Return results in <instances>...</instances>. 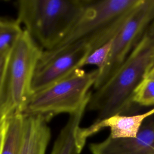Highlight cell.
Masks as SVG:
<instances>
[{
  "instance_id": "obj_15",
  "label": "cell",
  "mask_w": 154,
  "mask_h": 154,
  "mask_svg": "<svg viewBox=\"0 0 154 154\" xmlns=\"http://www.w3.org/2000/svg\"><path fill=\"white\" fill-rule=\"evenodd\" d=\"M133 103L142 106H154V66L135 90Z\"/></svg>"
},
{
  "instance_id": "obj_10",
  "label": "cell",
  "mask_w": 154,
  "mask_h": 154,
  "mask_svg": "<svg viewBox=\"0 0 154 154\" xmlns=\"http://www.w3.org/2000/svg\"><path fill=\"white\" fill-rule=\"evenodd\" d=\"M87 106L84 105L69 114L66 124L55 141L51 154H80L88 138L84 128L79 126Z\"/></svg>"
},
{
  "instance_id": "obj_14",
  "label": "cell",
  "mask_w": 154,
  "mask_h": 154,
  "mask_svg": "<svg viewBox=\"0 0 154 154\" xmlns=\"http://www.w3.org/2000/svg\"><path fill=\"white\" fill-rule=\"evenodd\" d=\"M8 54L0 55V131L5 127L7 120L11 117L7 88V67Z\"/></svg>"
},
{
  "instance_id": "obj_4",
  "label": "cell",
  "mask_w": 154,
  "mask_h": 154,
  "mask_svg": "<svg viewBox=\"0 0 154 154\" xmlns=\"http://www.w3.org/2000/svg\"><path fill=\"white\" fill-rule=\"evenodd\" d=\"M140 1L87 0L81 19L57 47L81 40L92 52L116 37Z\"/></svg>"
},
{
  "instance_id": "obj_9",
  "label": "cell",
  "mask_w": 154,
  "mask_h": 154,
  "mask_svg": "<svg viewBox=\"0 0 154 154\" xmlns=\"http://www.w3.org/2000/svg\"><path fill=\"white\" fill-rule=\"evenodd\" d=\"M154 115V107L147 112L134 115H114L99 122H94L90 126L85 128L88 137L99 131L108 128L109 137L112 138H135L144 121Z\"/></svg>"
},
{
  "instance_id": "obj_16",
  "label": "cell",
  "mask_w": 154,
  "mask_h": 154,
  "mask_svg": "<svg viewBox=\"0 0 154 154\" xmlns=\"http://www.w3.org/2000/svg\"><path fill=\"white\" fill-rule=\"evenodd\" d=\"M113 39L109 40L105 44L93 51L86 58L84 66L87 65H93L96 66L98 75L105 70L106 67L111 55Z\"/></svg>"
},
{
  "instance_id": "obj_5",
  "label": "cell",
  "mask_w": 154,
  "mask_h": 154,
  "mask_svg": "<svg viewBox=\"0 0 154 154\" xmlns=\"http://www.w3.org/2000/svg\"><path fill=\"white\" fill-rule=\"evenodd\" d=\"M42 48L23 29L8 56L7 88L11 116L22 114L32 94V82Z\"/></svg>"
},
{
  "instance_id": "obj_1",
  "label": "cell",
  "mask_w": 154,
  "mask_h": 154,
  "mask_svg": "<svg viewBox=\"0 0 154 154\" xmlns=\"http://www.w3.org/2000/svg\"><path fill=\"white\" fill-rule=\"evenodd\" d=\"M153 66L154 42L146 32L114 75L91 92L87 109L97 113L95 122L130 113L135 91Z\"/></svg>"
},
{
  "instance_id": "obj_11",
  "label": "cell",
  "mask_w": 154,
  "mask_h": 154,
  "mask_svg": "<svg viewBox=\"0 0 154 154\" xmlns=\"http://www.w3.org/2000/svg\"><path fill=\"white\" fill-rule=\"evenodd\" d=\"M47 123L38 116H24L19 154H45L51 137Z\"/></svg>"
},
{
  "instance_id": "obj_8",
  "label": "cell",
  "mask_w": 154,
  "mask_h": 154,
  "mask_svg": "<svg viewBox=\"0 0 154 154\" xmlns=\"http://www.w3.org/2000/svg\"><path fill=\"white\" fill-rule=\"evenodd\" d=\"M91 154H154V115L143 123L135 138H112L90 145Z\"/></svg>"
},
{
  "instance_id": "obj_17",
  "label": "cell",
  "mask_w": 154,
  "mask_h": 154,
  "mask_svg": "<svg viewBox=\"0 0 154 154\" xmlns=\"http://www.w3.org/2000/svg\"><path fill=\"white\" fill-rule=\"evenodd\" d=\"M146 34L149 36V37L154 42V19L150 24L146 31Z\"/></svg>"
},
{
  "instance_id": "obj_2",
  "label": "cell",
  "mask_w": 154,
  "mask_h": 154,
  "mask_svg": "<svg viewBox=\"0 0 154 154\" xmlns=\"http://www.w3.org/2000/svg\"><path fill=\"white\" fill-rule=\"evenodd\" d=\"M87 0H20L17 19L43 51L57 47L81 19Z\"/></svg>"
},
{
  "instance_id": "obj_6",
  "label": "cell",
  "mask_w": 154,
  "mask_h": 154,
  "mask_svg": "<svg viewBox=\"0 0 154 154\" xmlns=\"http://www.w3.org/2000/svg\"><path fill=\"white\" fill-rule=\"evenodd\" d=\"M154 19V0H141L122 28L112 40L109 61L97 75L94 90L106 83L123 64L145 34Z\"/></svg>"
},
{
  "instance_id": "obj_13",
  "label": "cell",
  "mask_w": 154,
  "mask_h": 154,
  "mask_svg": "<svg viewBox=\"0 0 154 154\" xmlns=\"http://www.w3.org/2000/svg\"><path fill=\"white\" fill-rule=\"evenodd\" d=\"M18 20L0 16V55H6L18 40L23 29Z\"/></svg>"
},
{
  "instance_id": "obj_3",
  "label": "cell",
  "mask_w": 154,
  "mask_h": 154,
  "mask_svg": "<svg viewBox=\"0 0 154 154\" xmlns=\"http://www.w3.org/2000/svg\"><path fill=\"white\" fill-rule=\"evenodd\" d=\"M98 75L97 69L86 72L78 69L64 78L34 93L22 114L38 116L48 122L62 113L73 114L87 105Z\"/></svg>"
},
{
  "instance_id": "obj_7",
  "label": "cell",
  "mask_w": 154,
  "mask_h": 154,
  "mask_svg": "<svg viewBox=\"0 0 154 154\" xmlns=\"http://www.w3.org/2000/svg\"><path fill=\"white\" fill-rule=\"evenodd\" d=\"M91 52L87 43L81 40L43 51L32 79V94L81 69Z\"/></svg>"
},
{
  "instance_id": "obj_18",
  "label": "cell",
  "mask_w": 154,
  "mask_h": 154,
  "mask_svg": "<svg viewBox=\"0 0 154 154\" xmlns=\"http://www.w3.org/2000/svg\"><path fill=\"white\" fill-rule=\"evenodd\" d=\"M4 134H5V127L1 131H0V154H1V152H2L3 143L4 140Z\"/></svg>"
},
{
  "instance_id": "obj_12",
  "label": "cell",
  "mask_w": 154,
  "mask_h": 154,
  "mask_svg": "<svg viewBox=\"0 0 154 154\" xmlns=\"http://www.w3.org/2000/svg\"><path fill=\"white\" fill-rule=\"evenodd\" d=\"M24 116L16 114L7 121L1 154H19L22 143Z\"/></svg>"
}]
</instances>
